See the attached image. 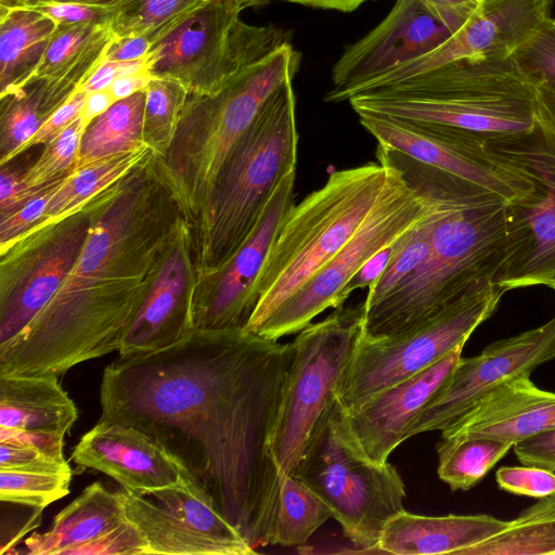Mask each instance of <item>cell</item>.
Wrapping results in <instances>:
<instances>
[{
  "instance_id": "44dd1931",
  "label": "cell",
  "mask_w": 555,
  "mask_h": 555,
  "mask_svg": "<svg viewBox=\"0 0 555 555\" xmlns=\"http://www.w3.org/2000/svg\"><path fill=\"white\" fill-rule=\"evenodd\" d=\"M72 460L115 479L128 492L177 485L188 474L163 444L135 427L100 421L75 446Z\"/></svg>"
},
{
  "instance_id": "11a10c76",
  "label": "cell",
  "mask_w": 555,
  "mask_h": 555,
  "mask_svg": "<svg viewBox=\"0 0 555 555\" xmlns=\"http://www.w3.org/2000/svg\"><path fill=\"white\" fill-rule=\"evenodd\" d=\"M153 78L146 66L135 73L118 76L112 81L108 89L115 100L119 101L144 91Z\"/></svg>"
},
{
  "instance_id": "60d3db41",
  "label": "cell",
  "mask_w": 555,
  "mask_h": 555,
  "mask_svg": "<svg viewBox=\"0 0 555 555\" xmlns=\"http://www.w3.org/2000/svg\"><path fill=\"white\" fill-rule=\"evenodd\" d=\"M0 470L72 475V468L64 456L33 446L7 441H0Z\"/></svg>"
},
{
  "instance_id": "ee69618b",
  "label": "cell",
  "mask_w": 555,
  "mask_h": 555,
  "mask_svg": "<svg viewBox=\"0 0 555 555\" xmlns=\"http://www.w3.org/2000/svg\"><path fill=\"white\" fill-rule=\"evenodd\" d=\"M66 176L52 181L43 191L30 198L20 209L1 218V254L5 253L20 236L41 221L50 199Z\"/></svg>"
},
{
  "instance_id": "8d00e7d4",
  "label": "cell",
  "mask_w": 555,
  "mask_h": 555,
  "mask_svg": "<svg viewBox=\"0 0 555 555\" xmlns=\"http://www.w3.org/2000/svg\"><path fill=\"white\" fill-rule=\"evenodd\" d=\"M189 93L179 82L154 77L145 89L144 141L154 147L175 138Z\"/></svg>"
},
{
  "instance_id": "94428289",
  "label": "cell",
  "mask_w": 555,
  "mask_h": 555,
  "mask_svg": "<svg viewBox=\"0 0 555 555\" xmlns=\"http://www.w3.org/2000/svg\"><path fill=\"white\" fill-rule=\"evenodd\" d=\"M548 287L555 291V279L550 283Z\"/></svg>"
},
{
  "instance_id": "b9f144b4",
  "label": "cell",
  "mask_w": 555,
  "mask_h": 555,
  "mask_svg": "<svg viewBox=\"0 0 555 555\" xmlns=\"http://www.w3.org/2000/svg\"><path fill=\"white\" fill-rule=\"evenodd\" d=\"M501 490L515 495L541 499L555 494V472L534 466H502L495 472Z\"/></svg>"
},
{
  "instance_id": "f6af8a7d",
  "label": "cell",
  "mask_w": 555,
  "mask_h": 555,
  "mask_svg": "<svg viewBox=\"0 0 555 555\" xmlns=\"http://www.w3.org/2000/svg\"><path fill=\"white\" fill-rule=\"evenodd\" d=\"M26 8L44 14L60 25L93 23L113 26L118 16L120 4H86L42 0Z\"/></svg>"
},
{
  "instance_id": "ab89813d",
  "label": "cell",
  "mask_w": 555,
  "mask_h": 555,
  "mask_svg": "<svg viewBox=\"0 0 555 555\" xmlns=\"http://www.w3.org/2000/svg\"><path fill=\"white\" fill-rule=\"evenodd\" d=\"M514 60L538 87L555 92V17H550Z\"/></svg>"
},
{
  "instance_id": "83f0119b",
  "label": "cell",
  "mask_w": 555,
  "mask_h": 555,
  "mask_svg": "<svg viewBox=\"0 0 555 555\" xmlns=\"http://www.w3.org/2000/svg\"><path fill=\"white\" fill-rule=\"evenodd\" d=\"M59 26L30 8L0 9L1 98L30 80Z\"/></svg>"
},
{
  "instance_id": "cb8c5ba5",
  "label": "cell",
  "mask_w": 555,
  "mask_h": 555,
  "mask_svg": "<svg viewBox=\"0 0 555 555\" xmlns=\"http://www.w3.org/2000/svg\"><path fill=\"white\" fill-rule=\"evenodd\" d=\"M186 264L180 248L158 271L118 350L120 358L167 348L193 328L192 301L184 295Z\"/></svg>"
},
{
  "instance_id": "6f0895ef",
  "label": "cell",
  "mask_w": 555,
  "mask_h": 555,
  "mask_svg": "<svg viewBox=\"0 0 555 555\" xmlns=\"http://www.w3.org/2000/svg\"><path fill=\"white\" fill-rule=\"evenodd\" d=\"M538 126L555 138V92L538 87Z\"/></svg>"
},
{
  "instance_id": "f35d334b",
  "label": "cell",
  "mask_w": 555,
  "mask_h": 555,
  "mask_svg": "<svg viewBox=\"0 0 555 555\" xmlns=\"http://www.w3.org/2000/svg\"><path fill=\"white\" fill-rule=\"evenodd\" d=\"M86 128L87 126L79 116L46 144V149L37 162L21 175L23 184L30 190H40L52 181L68 175L75 168Z\"/></svg>"
},
{
  "instance_id": "816d5d0a",
  "label": "cell",
  "mask_w": 555,
  "mask_h": 555,
  "mask_svg": "<svg viewBox=\"0 0 555 555\" xmlns=\"http://www.w3.org/2000/svg\"><path fill=\"white\" fill-rule=\"evenodd\" d=\"M438 20L455 31L482 0H420Z\"/></svg>"
},
{
  "instance_id": "f1b7e54d",
  "label": "cell",
  "mask_w": 555,
  "mask_h": 555,
  "mask_svg": "<svg viewBox=\"0 0 555 555\" xmlns=\"http://www.w3.org/2000/svg\"><path fill=\"white\" fill-rule=\"evenodd\" d=\"M115 40L112 25L61 24L29 81L68 79L81 86L105 61Z\"/></svg>"
},
{
  "instance_id": "7bdbcfd3",
  "label": "cell",
  "mask_w": 555,
  "mask_h": 555,
  "mask_svg": "<svg viewBox=\"0 0 555 555\" xmlns=\"http://www.w3.org/2000/svg\"><path fill=\"white\" fill-rule=\"evenodd\" d=\"M146 555V545L139 529L129 520L108 532L69 548L65 555Z\"/></svg>"
},
{
  "instance_id": "9f6ffc18",
  "label": "cell",
  "mask_w": 555,
  "mask_h": 555,
  "mask_svg": "<svg viewBox=\"0 0 555 555\" xmlns=\"http://www.w3.org/2000/svg\"><path fill=\"white\" fill-rule=\"evenodd\" d=\"M115 102L116 100L108 88L87 93L86 101L80 113L82 122L88 127Z\"/></svg>"
},
{
  "instance_id": "8992f818",
  "label": "cell",
  "mask_w": 555,
  "mask_h": 555,
  "mask_svg": "<svg viewBox=\"0 0 555 555\" xmlns=\"http://www.w3.org/2000/svg\"><path fill=\"white\" fill-rule=\"evenodd\" d=\"M293 79L276 89L231 149L202 207L201 256L216 274L257 225L284 178L296 171Z\"/></svg>"
},
{
  "instance_id": "e575fe53",
  "label": "cell",
  "mask_w": 555,
  "mask_h": 555,
  "mask_svg": "<svg viewBox=\"0 0 555 555\" xmlns=\"http://www.w3.org/2000/svg\"><path fill=\"white\" fill-rule=\"evenodd\" d=\"M209 0H122L113 25L116 40L144 37L153 48Z\"/></svg>"
},
{
  "instance_id": "7a4b0ae2",
  "label": "cell",
  "mask_w": 555,
  "mask_h": 555,
  "mask_svg": "<svg viewBox=\"0 0 555 555\" xmlns=\"http://www.w3.org/2000/svg\"><path fill=\"white\" fill-rule=\"evenodd\" d=\"M139 194L122 192L95 214L82 250L50 302L0 345V375L61 376L118 351L151 286H139L160 241L139 240Z\"/></svg>"
},
{
  "instance_id": "c3c4849f",
  "label": "cell",
  "mask_w": 555,
  "mask_h": 555,
  "mask_svg": "<svg viewBox=\"0 0 555 555\" xmlns=\"http://www.w3.org/2000/svg\"><path fill=\"white\" fill-rule=\"evenodd\" d=\"M400 238L401 236L372 256L351 278L340 293L343 304L353 291L369 288L377 281L395 254Z\"/></svg>"
},
{
  "instance_id": "8fae6325",
  "label": "cell",
  "mask_w": 555,
  "mask_h": 555,
  "mask_svg": "<svg viewBox=\"0 0 555 555\" xmlns=\"http://www.w3.org/2000/svg\"><path fill=\"white\" fill-rule=\"evenodd\" d=\"M504 293L494 281H486L416 328L382 338L362 335L338 393L344 408L361 404L465 345L493 314Z\"/></svg>"
},
{
  "instance_id": "836d02e7",
  "label": "cell",
  "mask_w": 555,
  "mask_h": 555,
  "mask_svg": "<svg viewBox=\"0 0 555 555\" xmlns=\"http://www.w3.org/2000/svg\"><path fill=\"white\" fill-rule=\"evenodd\" d=\"M513 448V444L487 438L443 437L436 444L437 474L452 491H467Z\"/></svg>"
},
{
  "instance_id": "d6a6232c",
  "label": "cell",
  "mask_w": 555,
  "mask_h": 555,
  "mask_svg": "<svg viewBox=\"0 0 555 555\" xmlns=\"http://www.w3.org/2000/svg\"><path fill=\"white\" fill-rule=\"evenodd\" d=\"M332 517L327 503L301 478L282 474L271 545H301Z\"/></svg>"
},
{
  "instance_id": "ba28073f",
  "label": "cell",
  "mask_w": 555,
  "mask_h": 555,
  "mask_svg": "<svg viewBox=\"0 0 555 555\" xmlns=\"http://www.w3.org/2000/svg\"><path fill=\"white\" fill-rule=\"evenodd\" d=\"M364 314V301L340 306L292 341L293 358L270 440L281 474L296 475L320 421L338 397L363 334Z\"/></svg>"
},
{
  "instance_id": "7dc6e473",
  "label": "cell",
  "mask_w": 555,
  "mask_h": 555,
  "mask_svg": "<svg viewBox=\"0 0 555 555\" xmlns=\"http://www.w3.org/2000/svg\"><path fill=\"white\" fill-rule=\"evenodd\" d=\"M513 449L522 465L555 472V427L515 443Z\"/></svg>"
},
{
  "instance_id": "d4e9b609",
  "label": "cell",
  "mask_w": 555,
  "mask_h": 555,
  "mask_svg": "<svg viewBox=\"0 0 555 555\" xmlns=\"http://www.w3.org/2000/svg\"><path fill=\"white\" fill-rule=\"evenodd\" d=\"M490 515L423 516L402 511L385 526L377 552L395 555H464L507 526Z\"/></svg>"
},
{
  "instance_id": "3957f363",
  "label": "cell",
  "mask_w": 555,
  "mask_h": 555,
  "mask_svg": "<svg viewBox=\"0 0 555 555\" xmlns=\"http://www.w3.org/2000/svg\"><path fill=\"white\" fill-rule=\"evenodd\" d=\"M517 245L507 203L446 198L426 259L383 299L365 307L362 335L389 337L423 325L476 285L495 282Z\"/></svg>"
},
{
  "instance_id": "ffe728a7",
  "label": "cell",
  "mask_w": 555,
  "mask_h": 555,
  "mask_svg": "<svg viewBox=\"0 0 555 555\" xmlns=\"http://www.w3.org/2000/svg\"><path fill=\"white\" fill-rule=\"evenodd\" d=\"M296 171L288 173L268 203L257 225L216 273L214 286L192 304L193 328H244L257 301V281L287 211L294 205Z\"/></svg>"
},
{
  "instance_id": "e0dca14e",
  "label": "cell",
  "mask_w": 555,
  "mask_h": 555,
  "mask_svg": "<svg viewBox=\"0 0 555 555\" xmlns=\"http://www.w3.org/2000/svg\"><path fill=\"white\" fill-rule=\"evenodd\" d=\"M553 4L554 0H482L470 16L437 48L364 85L354 94L386 87L453 62L512 59L551 17Z\"/></svg>"
},
{
  "instance_id": "4316f807",
  "label": "cell",
  "mask_w": 555,
  "mask_h": 555,
  "mask_svg": "<svg viewBox=\"0 0 555 555\" xmlns=\"http://www.w3.org/2000/svg\"><path fill=\"white\" fill-rule=\"evenodd\" d=\"M126 520L121 490L112 492L95 481L54 517L50 530L25 540L26 553L65 555L69 548L96 539Z\"/></svg>"
},
{
  "instance_id": "680465c9",
  "label": "cell",
  "mask_w": 555,
  "mask_h": 555,
  "mask_svg": "<svg viewBox=\"0 0 555 555\" xmlns=\"http://www.w3.org/2000/svg\"><path fill=\"white\" fill-rule=\"evenodd\" d=\"M247 3L248 5H254L262 1L267 0H238ZM294 3H300L304 5H309L313 8L320 9H328V10H337L340 12H351L359 8L366 0H284Z\"/></svg>"
},
{
  "instance_id": "5b68a950",
  "label": "cell",
  "mask_w": 555,
  "mask_h": 555,
  "mask_svg": "<svg viewBox=\"0 0 555 555\" xmlns=\"http://www.w3.org/2000/svg\"><path fill=\"white\" fill-rule=\"evenodd\" d=\"M402 180L380 163L332 171L293 205L257 281L258 301L243 328L257 334L267 320L351 240L373 209Z\"/></svg>"
},
{
  "instance_id": "d6986e66",
  "label": "cell",
  "mask_w": 555,
  "mask_h": 555,
  "mask_svg": "<svg viewBox=\"0 0 555 555\" xmlns=\"http://www.w3.org/2000/svg\"><path fill=\"white\" fill-rule=\"evenodd\" d=\"M452 33L420 0H396L377 26L345 49L333 66V86L324 101H348L364 85L430 52Z\"/></svg>"
},
{
  "instance_id": "ac0fdd59",
  "label": "cell",
  "mask_w": 555,
  "mask_h": 555,
  "mask_svg": "<svg viewBox=\"0 0 555 555\" xmlns=\"http://www.w3.org/2000/svg\"><path fill=\"white\" fill-rule=\"evenodd\" d=\"M555 359V317L541 326L488 345L479 354L461 357L452 374L406 431L443 430L477 399L518 375H530Z\"/></svg>"
},
{
  "instance_id": "f907efd6",
  "label": "cell",
  "mask_w": 555,
  "mask_h": 555,
  "mask_svg": "<svg viewBox=\"0 0 555 555\" xmlns=\"http://www.w3.org/2000/svg\"><path fill=\"white\" fill-rule=\"evenodd\" d=\"M145 67L146 57L126 62L104 61L77 89L85 93L106 89L118 76L135 73Z\"/></svg>"
},
{
  "instance_id": "30bf717a",
  "label": "cell",
  "mask_w": 555,
  "mask_h": 555,
  "mask_svg": "<svg viewBox=\"0 0 555 555\" xmlns=\"http://www.w3.org/2000/svg\"><path fill=\"white\" fill-rule=\"evenodd\" d=\"M300 54L287 43L237 74L218 93L185 103L178 127L194 128L183 165L172 175L176 194L188 207L204 202L231 149L269 96L294 78Z\"/></svg>"
},
{
  "instance_id": "7402d4cb",
  "label": "cell",
  "mask_w": 555,
  "mask_h": 555,
  "mask_svg": "<svg viewBox=\"0 0 555 555\" xmlns=\"http://www.w3.org/2000/svg\"><path fill=\"white\" fill-rule=\"evenodd\" d=\"M464 345H460L425 370L346 410L350 427L365 454L377 463L404 440L423 409L442 388L456 366Z\"/></svg>"
},
{
  "instance_id": "4dcf8cb0",
  "label": "cell",
  "mask_w": 555,
  "mask_h": 555,
  "mask_svg": "<svg viewBox=\"0 0 555 555\" xmlns=\"http://www.w3.org/2000/svg\"><path fill=\"white\" fill-rule=\"evenodd\" d=\"M144 107L145 90L116 101L96 117L82 134L74 169L145 145Z\"/></svg>"
},
{
  "instance_id": "f546056e",
  "label": "cell",
  "mask_w": 555,
  "mask_h": 555,
  "mask_svg": "<svg viewBox=\"0 0 555 555\" xmlns=\"http://www.w3.org/2000/svg\"><path fill=\"white\" fill-rule=\"evenodd\" d=\"M150 152H153V149L145 144L129 152L99 159L80 169L72 170L54 192L41 221L17 240L43 230L73 215L83 204H87L109 185L127 176L145 159Z\"/></svg>"
},
{
  "instance_id": "74e56055",
  "label": "cell",
  "mask_w": 555,
  "mask_h": 555,
  "mask_svg": "<svg viewBox=\"0 0 555 555\" xmlns=\"http://www.w3.org/2000/svg\"><path fill=\"white\" fill-rule=\"evenodd\" d=\"M72 475L0 470L2 502L43 509L69 492Z\"/></svg>"
},
{
  "instance_id": "52a82bcc",
  "label": "cell",
  "mask_w": 555,
  "mask_h": 555,
  "mask_svg": "<svg viewBox=\"0 0 555 555\" xmlns=\"http://www.w3.org/2000/svg\"><path fill=\"white\" fill-rule=\"evenodd\" d=\"M295 476L327 503L345 537L362 552H377L386 524L404 511L399 472L365 454L338 397L320 421Z\"/></svg>"
},
{
  "instance_id": "277c9868",
  "label": "cell",
  "mask_w": 555,
  "mask_h": 555,
  "mask_svg": "<svg viewBox=\"0 0 555 555\" xmlns=\"http://www.w3.org/2000/svg\"><path fill=\"white\" fill-rule=\"evenodd\" d=\"M538 86L514 57L453 62L348 101L357 115L446 127L489 143L534 132Z\"/></svg>"
},
{
  "instance_id": "9c48e42d",
  "label": "cell",
  "mask_w": 555,
  "mask_h": 555,
  "mask_svg": "<svg viewBox=\"0 0 555 555\" xmlns=\"http://www.w3.org/2000/svg\"><path fill=\"white\" fill-rule=\"evenodd\" d=\"M249 7L238 0H209L146 56L150 74L182 85L193 96L218 93L246 67L291 43L289 31L241 20Z\"/></svg>"
},
{
  "instance_id": "9a60e30c",
  "label": "cell",
  "mask_w": 555,
  "mask_h": 555,
  "mask_svg": "<svg viewBox=\"0 0 555 555\" xmlns=\"http://www.w3.org/2000/svg\"><path fill=\"white\" fill-rule=\"evenodd\" d=\"M489 144L534 182L530 195L508 204L518 245L495 283L504 292L548 286L555 279V138L537 126L531 134Z\"/></svg>"
},
{
  "instance_id": "6da1fadb",
  "label": "cell",
  "mask_w": 555,
  "mask_h": 555,
  "mask_svg": "<svg viewBox=\"0 0 555 555\" xmlns=\"http://www.w3.org/2000/svg\"><path fill=\"white\" fill-rule=\"evenodd\" d=\"M293 344L193 330L104 369L100 421L163 444L253 548L271 545L281 472L270 452Z\"/></svg>"
},
{
  "instance_id": "bcb514c9",
  "label": "cell",
  "mask_w": 555,
  "mask_h": 555,
  "mask_svg": "<svg viewBox=\"0 0 555 555\" xmlns=\"http://www.w3.org/2000/svg\"><path fill=\"white\" fill-rule=\"evenodd\" d=\"M86 96L87 93L77 89L40 125L36 133L17 151L16 155L35 145L48 144L62 131H64L80 116Z\"/></svg>"
},
{
  "instance_id": "5bb4252c",
  "label": "cell",
  "mask_w": 555,
  "mask_h": 555,
  "mask_svg": "<svg viewBox=\"0 0 555 555\" xmlns=\"http://www.w3.org/2000/svg\"><path fill=\"white\" fill-rule=\"evenodd\" d=\"M125 515L141 532L146 555H250L253 548L185 475L173 486L140 493L121 489Z\"/></svg>"
},
{
  "instance_id": "1f68e13d",
  "label": "cell",
  "mask_w": 555,
  "mask_h": 555,
  "mask_svg": "<svg viewBox=\"0 0 555 555\" xmlns=\"http://www.w3.org/2000/svg\"><path fill=\"white\" fill-rule=\"evenodd\" d=\"M555 554V494L541 498L508 520L498 534L474 545L464 555Z\"/></svg>"
},
{
  "instance_id": "db71d44e",
  "label": "cell",
  "mask_w": 555,
  "mask_h": 555,
  "mask_svg": "<svg viewBox=\"0 0 555 555\" xmlns=\"http://www.w3.org/2000/svg\"><path fill=\"white\" fill-rule=\"evenodd\" d=\"M153 44L144 37L115 40L107 51L105 61L126 62L146 57Z\"/></svg>"
},
{
  "instance_id": "d590c367",
  "label": "cell",
  "mask_w": 555,
  "mask_h": 555,
  "mask_svg": "<svg viewBox=\"0 0 555 555\" xmlns=\"http://www.w3.org/2000/svg\"><path fill=\"white\" fill-rule=\"evenodd\" d=\"M444 199L441 198L439 206L434 211L401 236L384 272L369 287L364 299L365 307L373 306L383 299L424 262L429 253L433 229Z\"/></svg>"
},
{
  "instance_id": "7c38bea8",
  "label": "cell",
  "mask_w": 555,
  "mask_h": 555,
  "mask_svg": "<svg viewBox=\"0 0 555 555\" xmlns=\"http://www.w3.org/2000/svg\"><path fill=\"white\" fill-rule=\"evenodd\" d=\"M441 198L418 192L402 180L373 209L346 246L286 300L256 335L279 340L299 333L327 308L343 306L340 293L376 253L434 211Z\"/></svg>"
},
{
  "instance_id": "484cf974",
  "label": "cell",
  "mask_w": 555,
  "mask_h": 555,
  "mask_svg": "<svg viewBox=\"0 0 555 555\" xmlns=\"http://www.w3.org/2000/svg\"><path fill=\"white\" fill-rule=\"evenodd\" d=\"M77 417L57 376L0 375V427L65 435Z\"/></svg>"
},
{
  "instance_id": "4fadbf2b",
  "label": "cell",
  "mask_w": 555,
  "mask_h": 555,
  "mask_svg": "<svg viewBox=\"0 0 555 555\" xmlns=\"http://www.w3.org/2000/svg\"><path fill=\"white\" fill-rule=\"evenodd\" d=\"M359 120L379 145L405 154L476 195L513 204L534 189L529 172L496 153L483 139L446 127L384 117L359 115Z\"/></svg>"
},
{
  "instance_id": "603a6c76",
  "label": "cell",
  "mask_w": 555,
  "mask_h": 555,
  "mask_svg": "<svg viewBox=\"0 0 555 555\" xmlns=\"http://www.w3.org/2000/svg\"><path fill=\"white\" fill-rule=\"evenodd\" d=\"M552 427L555 392L537 387L530 375L524 374L483 393L441 430V436L487 438L514 446Z\"/></svg>"
},
{
  "instance_id": "91938a15",
  "label": "cell",
  "mask_w": 555,
  "mask_h": 555,
  "mask_svg": "<svg viewBox=\"0 0 555 555\" xmlns=\"http://www.w3.org/2000/svg\"><path fill=\"white\" fill-rule=\"evenodd\" d=\"M42 1V0H40ZM60 2H77L86 4H120L122 0H52Z\"/></svg>"
},
{
  "instance_id": "2e32d148",
  "label": "cell",
  "mask_w": 555,
  "mask_h": 555,
  "mask_svg": "<svg viewBox=\"0 0 555 555\" xmlns=\"http://www.w3.org/2000/svg\"><path fill=\"white\" fill-rule=\"evenodd\" d=\"M77 212L50 225L51 230L48 227L17 240L5 251L0 345L20 334L50 302L77 261L92 222L89 211Z\"/></svg>"
},
{
  "instance_id": "681fc988",
  "label": "cell",
  "mask_w": 555,
  "mask_h": 555,
  "mask_svg": "<svg viewBox=\"0 0 555 555\" xmlns=\"http://www.w3.org/2000/svg\"><path fill=\"white\" fill-rule=\"evenodd\" d=\"M48 185L40 190L27 189L23 184L20 173L8 169H2L0 176L1 218L7 217L15 210L20 209L30 198L43 191Z\"/></svg>"
},
{
  "instance_id": "f5cc1de1",
  "label": "cell",
  "mask_w": 555,
  "mask_h": 555,
  "mask_svg": "<svg viewBox=\"0 0 555 555\" xmlns=\"http://www.w3.org/2000/svg\"><path fill=\"white\" fill-rule=\"evenodd\" d=\"M64 436L44 431L18 430L0 427V441L24 443L54 455L64 456Z\"/></svg>"
}]
</instances>
